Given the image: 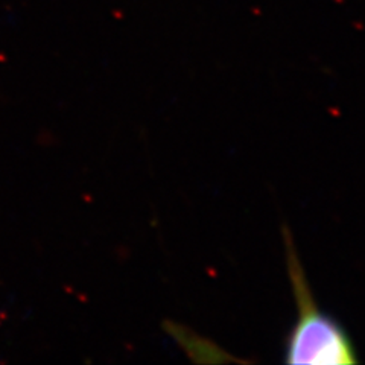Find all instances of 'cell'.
Here are the masks:
<instances>
[{
	"label": "cell",
	"mask_w": 365,
	"mask_h": 365,
	"mask_svg": "<svg viewBox=\"0 0 365 365\" xmlns=\"http://www.w3.org/2000/svg\"><path fill=\"white\" fill-rule=\"evenodd\" d=\"M287 265L292 284L299 318L292 326L284 344L287 364H356L358 356L353 341L334 317L324 314L314 300L304 269L295 251L292 233L283 225Z\"/></svg>",
	"instance_id": "1"
}]
</instances>
